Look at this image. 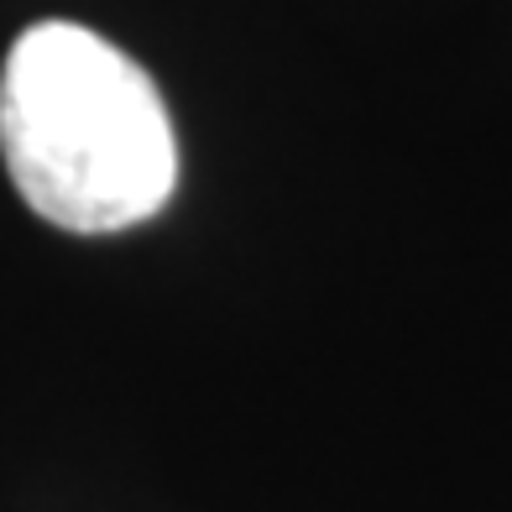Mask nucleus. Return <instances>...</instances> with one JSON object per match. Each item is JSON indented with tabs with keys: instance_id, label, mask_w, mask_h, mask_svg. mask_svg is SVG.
Wrapping results in <instances>:
<instances>
[{
	"instance_id": "1",
	"label": "nucleus",
	"mask_w": 512,
	"mask_h": 512,
	"mask_svg": "<svg viewBox=\"0 0 512 512\" xmlns=\"http://www.w3.org/2000/svg\"><path fill=\"white\" fill-rule=\"evenodd\" d=\"M0 157L16 194L74 236L152 220L178 183V136L152 74L79 21H37L11 42Z\"/></svg>"
}]
</instances>
